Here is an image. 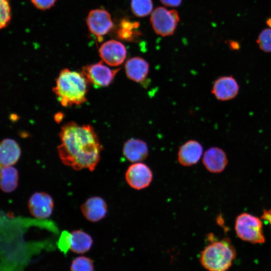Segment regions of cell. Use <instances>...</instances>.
<instances>
[{
	"label": "cell",
	"mask_w": 271,
	"mask_h": 271,
	"mask_svg": "<svg viewBox=\"0 0 271 271\" xmlns=\"http://www.w3.org/2000/svg\"><path fill=\"white\" fill-rule=\"evenodd\" d=\"M260 49L265 53H271V28L263 29L256 40Z\"/></svg>",
	"instance_id": "cell-23"
},
{
	"label": "cell",
	"mask_w": 271,
	"mask_h": 271,
	"mask_svg": "<svg viewBox=\"0 0 271 271\" xmlns=\"http://www.w3.org/2000/svg\"><path fill=\"white\" fill-rule=\"evenodd\" d=\"M130 9L132 14L138 17L148 16L153 10L152 0H131Z\"/></svg>",
	"instance_id": "cell-21"
},
{
	"label": "cell",
	"mask_w": 271,
	"mask_h": 271,
	"mask_svg": "<svg viewBox=\"0 0 271 271\" xmlns=\"http://www.w3.org/2000/svg\"><path fill=\"white\" fill-rule=\"evenodd\" d=\"M239 86L232 76H222L214 82L211 93L220 101H227L234 98L238 94Z\"/></svg>",
	"instance_id": "cell-11"
},
{
	"label": "cell",
	"mask_w": 271,
	"mask_h": 271,
	"mask_svg": "<svg viewBox=\"0 0 271 271\" xmlns=\"http://www.w3.org/2000/svg\"><path fill=\"white\" fill-rule=\"evenodd\" d=\"M119 70L120 68H110L101 61L83 67L81 72L90 84L97 87H105L112 82Z\"/></svg>",
	"instance_id": "cell-6"
},
{
	"label": "cell",
	"mask_w": 271,
	"mask_h": 271,
	"mask_svg": "<svg viewBox=\"0 0 271 271\" xmlns=\"http://www.w3.org/2000/svg\"><path fill=\"white\" fill-rule=\"evenodd\" d=\"M126 76L137 83L144 81L149 72V63L144 58L136 56L128 59L124 65Z\"/></svg>",
	"instance_id": "cell-15"
},
{
	"label": "cell",
	"mask_w": 271,
	"mask_h": 271,
	"mask_svg": "<svg viewBox=\"0 0 271 271\" xmlns=\"http://www.w3.org/2000/svg\"><path fill=\"white\" fill-rule=\"evenodd\" d=\"M21 148L14 140L5 139L0 144V163L1 167L12 166L19 160Z\"/></svg>",
	"instance_id": "cell-17"
},
{
	"label": "cell",
	"mask_w": 271,
	"mask_h": 271,
	"mask_svg": "<svg viewBox=\"0 0 271 271\" xmlns=\"http://www.w3.org/2000/svg\"><path fill=\"white\" fill-rule=\"evenodd\" d=\"M63 115L61 113H58L55 115V120L57 122L60 121L63 118Z\"/></svg>",
	"instance_id": "cell-30"
},
{
	"label": "cell",
	"mask_w": 271,
	"mask_h": 271,
	"mask_svg": "<svg viewBox=\"0 0 271 271\" xmlns=\"http://www.w3.org/2000/svg\"><path fill=\"white\" fill-rule=\"evenodd\" d=\"M70 271H94L93 261L86 256L77 257L71 262Z\"/></svg>",
	"instance_id": "cell-22"
},
{
	"label": "cell",
	"mask_w": 271,
	"mask_h": 271,
	"mask_svg": "<svg viewBox=\"0 0 271 271\" xmlns=\"http://www.w3.org/2000/svg\"><path fill=\"white\" fill-rule=\"evenodd\" d=\"M229 45V47L232 50H238L240 47L239 43L234 41H230Z\"/></svg>",
	"instance_id": "cell-29"
},
{
	"label": "cell",
	"mask_w": 271,
	"mask_h": 271,
	"mask_svg": "<svg viewBox=\"0 0 271 271\" xmlns=\"http://www.w3.org/2000/svg\"><path fill=\"white\" fill-rule=\"evenodd\" d=\"M266 23L267 25L269 27V28H271V18H268L266 21Z\"/></svg>",
	"instance_id": "cell-31"
},
{
	"label": "cell",
	"mask_w": 271,
	"mask_h": 271,
	"mask_svg": "<svg viewBox=\"0 0 271 271\" xmlns=\"http://www.w3.org/2000/svg\"><path fill=\"white\" fill-rule=\"evenodd\" d=\"M86 24L89 32L97 37L99 42L113 27L110 14L106 10L101 9H93L89 12L86 18Z\"/></svg>",
	"instance_id": "cell-7"
},
{
	"label": "cell",
	"mask_w": 271,
	"mask_h": 271,
	"mask_svg": "<svg viewBox=\"0 0 271 271\" xmlns=\"http://www.w3.org/2000/svg\"><path fill=\"white\" fill-rule=\"evenodd\" d=\"M29 210L34 217L39 219L49 217L54 208V201L49 194L38 192L33 194L28 203Z\"/></svg>",
	"instance_id": "cell-10"
},
{
	"label": "cell",
	"mask_w": 271,
	"mask_h": 271,
	"mask_svg": "<svg viewBox=\"0 0 271 271\" xmlns=\"http://www.w3.org/2000/svg\"><path fill=\"white\" fill-rule=\"evenodd\" d=\"M33 5L37 9L45 11L52 8L57 0H30Z\"/></svg>",
	"instance_id": "cell-25"
},
{
	"label": "cell",
	"mask_w": 271,
	"mask_h": 271,
	"mask_svg": "<svg viewBox=\"0 0 271 271\" xmlns=\"http://www.w3.org/2000/svg\"><path fill=\"white\" fill-rule=\"evenodd\" d=\"M202 154L201 144L195 140H189L180 147L178 152V160L184 166H191L199 162Z\"/></svg>",
	"instance_id": "cell-13"
},
{
	"label": "cell",
	"mask_w": 271,
	"mask_h": 271,
	"mask_svg": "<svg viewBox=\"0 0 271 271\" xmlns=\"http://www.w3.org/2000/svg\"><path fill=\"white\" fill-rule=\"evenodd\" d=\"M98 52L102 60L112 67L121 65L125 61L127 54L125 46L115 40H110L103 43Z\"/></svg>",
	"instance_id": "cell-8"
},
{
	"label": "cell",
	"mask_w": 271,
	"mask_h": 271,
	"mask_svg": "<svg viewBox=\"0 0 271 271\" xmlns=\"http://www.w3.org/2000/svg\"><path fill=\"white\" fill-rule=\"evenodd\" d=\"M235 230L238 237L243 241L253 244L265 242L261 221L250 214L243 213L236 217Z\"/></svg>",
	"instance_id": "cell-4"
},
{
	"label": "cell",
	"mask_w": 271,
	"mask_h": 271,
	"mask_svg": "<svg viewBox=\"0 0 271 271\" xmlns=\"http://www.w3.org/2000/svg\"><path fill=\"white\" fill-rule=\"evenodd\" d=\"M180 17L175 10L156 8L152 13L150 22L154 32L162 37L170 36L175 32Z\"/></svg>",
	"instance_id": "cell-5"
},
{
	"label": "cell",
	"mask_w": 271,
	"mask_h": 271,
	"mask_svg": "<svg viewBox=\"0 0 271 271\" xmlns=\"http://www.w3.org/2000/svg\"><path fill=\"white\" fill-rule=\"evenodd\" d=\"M0 28L7 27L11 20V11L9 0H0Z\"/></svg>",
	"instance_id": "cell-24"
},
{
	"label": "cell",
	"mask_w": 271,
	"mask_h": 271,
	"mask_svg": "<svg viewBox=\"0 0 271 271\" xmlns=\"http://www.w3.org/2000/svg\"><path fill=\"white\" fill-rule=\"evenodd\" d=\"M19 175L17 170L12 166L1 167L0 187L5 193H11L18 187Z\"/></svg>",
	"instance_id": "cell-20"
},
{
	"label": "cell",
	"mask_w": 271,
	"mask_h": 271,
	"mask_svg": "<svg viewBox=\"0 0 271 271\" xmlns=\"http://www.w3.org/2000/svg\"><path fill=\"white\" fill-rule=\"evenodd\" d=\"M58 246L60 249L65 253L68 249H70L69 244V233L67 234L64 233L63 236H62L60 238Z\"/></svg>",
	"instance_id": "cell-26"
},
{
	"label": "cell",
	"mask_w": 271,
	"mask_h": 271,
	"mask_svg": "<svg viewBox=\"0 0 271 271\" xmlns=\"http://www.w3.org/2000/svg\"><path fill=\"white\" fill-rule=\"evenodd\" d=\"M89 84L82 72L65 68L60 72L52 90L62 106L69 107L87 101Z\"/></svg>",
	"instance_id": "cell-2"
},
{
	"label": "cell",
	"mask_w": 271,
	"mask_h": 271,
	"mask_svg": "<svg viewBox=\"0 0 271 271\" xmlns=\"http://www.w3.org/2000/svg\"><path fill=\"white\" fill-rule=\"evenodd\" d=\"M261 218L267 221L271 226V209L264 210L261 216Z\"/></svg>",
	"instance_id": "cell-28"
},
{
	"label": "cell",
	"mask_w": 271,
	"mask_h": 271,
	"mask_svg": "<svg viewBox=\"0 0 271 271\" xmlns=\"http://www.w3.org/2000/svg\"><path fill=\"white\" fill-rule=\"evenodd\" d=\"M93 243L91 236L81 230L69 233V248L73 252L82 254L89 251Z\"/></svg>",
	"instance_id": "cell-18"
},
{
	"label": "cell",
	"mask_w": 271,
	"mask_h": 271,
	"mask_svg": "<svg viewBox=\"0 0 271 271\" xmlns=\"http://www.w3.org/2000/svg\"><path fill=\"white\" fill-rule=\"evenodd\" d=\"M140 23L124 18L122 19L116 30L117 37L121 40L127 42H134L141 36L139 30Z\"/></svg>",
	"instance_id": "cell-19"
},
{
	"label": "cell",
	"mask_w": 271,
	"mask_h": 271,
	"mask_svg": "<svg viewBox=\"0 0 271 271\" xmlns=\"http://www.w3.org/2000/svg\"><path fill=\"white\" fill-rule=\"evenodd\" d=\"M236 257L235 249L229 239L211 240L201 252L200 261L208 271H227Z\"/></svg>",
	"instance_id": "cell-3"
},
{
	"label": "cell",
	"mask_w": 271,
	"mask_h": 271,
	"mask_svg": "<svg viewBox=\"0 0 271 271\" xmlns=\"http://www.w3.org/2000/svg\"><path fill=\"white\" fill-rule=\"evenodd\" d=\"M202 162L208 171L218 173L225 169L228 160L226 153L222 149L218 147H211L204 153Z\"/></svg>",
	"instance_id": "cell-14"
},
{
	"label": "cell",
	"mask_w": 271,
	"mask_h": 271,
	"mask_svg": "<svg viewBox=\"0 0 271 271\" xmlns=\"http://www.w3.org/2000/svg\"><path fill=\"white\" fill-rule=\"evenodd\" d=\"M125 178L132 188L141 190L150 185L153 179V173L151 169L145 164L134 163L127 168Z\"/></svg>",
	"instance_id": "cell-9"
},
{
	"label": "cell",
	"mask_w": 271,
	"mask_h": 271,
	"mask_svg": "<svg viewBox=\"0 0 271 271\" xmlns=\"http://www.w3.org/2000/svg\"><path fill=\"white\" fill-rule=\"evenodd\" d=\"M81 211L88 221L95 222L103 219L107 212V206L100 197L93 196L87 199L81 206Z\"/></svg>",
	"instance_id": "cell-12"
},
{
	"label": "cell",
	"mask_w": 271,
	"mask_h": 271,
	"mask_svg": "<svg viewBox=\"0 0 271 271\" xmlns=\"http://www.w3.org/2000/svg\"><path fill=\"white\" fill-rule=\"evenodd\" d=\"M59 137L61 143L57 150L63 164L76 171L95 169L102 147L92 126L67 122L62 126Z\"/></svg>",
	"instance_id": "cell-1"
},
{
	"label": "cell",
	"mask_w": 271,
	"mask_h": 271,
	"mask_svg": "<svg viewBox=\"0 0 271 271\" xmlns=\"http://www.w3.org/2000/svg\"><path fill=\"white\" fill-rule=\"evenodd\" d=\"M122 153L128 161L134 163L145 160L148 156L149 150L146 142L131 138L124 143Z\"/></svg>",
	"instance_id": "cell-16"
},
{
	"label": "cell",
	"mask_w": 271,
	"mask_h": 271,
	"mask_svg": "<svg viewBox=\"0 0 271 271\" xmlns=\"http://www.w3.org/2000/svg\"><path fill=\"white\" fill-rule=\"evenodd\" d=\"M183 0H160L164 5L169 7H177L179 6Z\"/></svg>",
	"instance_id": "cell-27"
}]
</instances>
